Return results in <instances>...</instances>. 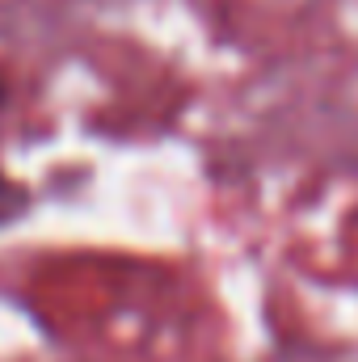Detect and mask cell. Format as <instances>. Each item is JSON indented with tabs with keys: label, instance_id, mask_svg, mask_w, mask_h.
<instances>
[{
	"label": "cell",
	"instance_id": "7a4b0ae2",
	"mask_svg": "<svg viewBox=\"0 0 358 362\" xmlns=\"http://www.w3.org/2000/svg\"><path fill=\"white\" fill-rule=\"evenodd\" d=\"M4 105H8V81L0 76V110H4Z\"/></svg>",
	"mask_w": 358,
	"mask_h": 362
},
{
	"label": "cell",
	"instance_id": "6da1fadb",
	"mask_svg": "<svg viewBox=\"0 0 358 362\" xmlns=\"http://www.w3.org/2000/svg\"><path fill=\"white\" fill-rule=\"evenodd\" d=\"M25 206H30L25 185H17V181H8L4 173H0V228H4V223H13Z\"/></svg>",
	"mask_w": 358,
	"mask_h": 362
}]
</instances>
